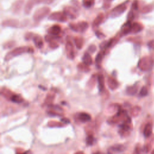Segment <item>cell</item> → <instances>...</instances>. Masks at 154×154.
Here are the masks:
<instances>
[{
  "label": "cell",
  "mask_w": 154,
  "mask_h": 154,
  "mask_svg": "<svg viewBox=\"0 0 154 154\" xmlns=\"http://www.w3.org/2000/svg\"><path fill=\"white\" fill-rule=\"evenodd\" d=\"M96 35L99 38H103L105 37V36L102 33H99V32H98V31H96Z\"/></svg>",
  "instance_id": "f35d334b"
},
{
  "label": "cell",
  "mask_w": 154,
  "mask_h": 154,
  "mask_svg": "<svg viewBox=\"0 0 154 154\" xmlns=\"http://www.w3.org/2000/svg\"><path fill=\"white\" fill-rule=\"evenodd\" d=\"M105 53H106V51L102 50L98 54V55H97L96 59H95V61H96V65L98 66V67H99L101 66V64L102 62V60L104 59Z\"/></svg>",
  "instance_id": "e0dca14e"
},
{
  "label": "cell",
  "mask_w": 154,
  "mask_h": 154,
  "mask_svg": "<svg viewBox=\"0 0 154 154\" xmlns=\"http://www.w3.org/2000/svg\"><path fill=\"white\" fill-rule=\"evenodd\" d=\"M56 39H54L52 41H51L50 43V47L52 50H55L56 48H57L59 47V44L58 43L55 41Z\"/></svg>",
  "instance_id": "f546056e"
},
{
  "label": "cell",
  "mask_w": 154,
  "mask_h": 154,
  "mask_svg": "<svg viewBox=\"0 0 154 154\" xmlns=\"http://www.w3.org/2000/svg\"><path fill=\"white\" fill-rule=\"evenodd\" d=\"M45 0H28V1L25 6V13L27 15L30 13L31 10L35 6L40 3H44Z\"/></svg>",
  "instance_id": "9c48e42d"
},
{
  "label": "cell",
  "mask_w": 154,
  "mask_h": 154,
  "mask_svg": "<svg viewBox=\"0 0 154 154\" xmlns=\"http://www.w3.org/2000/svg\"><path fill=\"white\" fill-rule=\"evenodd\" d=\"M104 18H105V15L104 13H100L97 16V17L95 19L92 24L93 28L95 29L96 28H98L101 25V23L103 22Z\"/></svg>",
  "instance_id": "9a60e30c"
},
{
  "label": "cell",
  "mask_w": 154,
  "mask_h": 154,
  "mask_svg": "<svg viewBox=\"0 0 154 154\" xmlns=\"http://www.w3.org/2000/svg\"><path fill=\"white\" fill-rule=\"evenodd\" d=\"M54 0H45L44 1V4H51L52 3H53V1Z\"/></svg>",
  "instance_id": "ab89813d"
},
{
  "label": "cell",
  "mask_w": 154,
  "mask_h": 154,
  "mask_svg": "<svg viewBox=\"0 0 154 154\" xmlns=\"http://www.w3.org/2000/svg\"><path fill=\"white\" fill-rule=\"evenodd\" d=\"M66 50L67 52L68 57L70 59L73 60L75 58V53H74V45L70 40H67L66 44Z\"/></svg>",
  "instance_id": "8fae6325"
},
{
  "label": "cell",
  "mask_w": 154,
  "mask_h": 154,
  "mask_svg": "<svg viewBox=\"0 0 154 154\" xmlns=\"http://www.w3.org/2000/svg\"><path fill=\"white\" fill-rule=\"evenodd\" d=\"M61 31V28L59 25H54L48 30V33L53 36H58Z\"/></svg>",
  "instance_id": "5bb4252c"
},
{
  "label": "cell",
  "mask_w": 154,
  "mask_h": 154,
  "mask_svg": "<svg viewBox=\"0 0 154 154\" xmlns=\"http://www.w3.org/2000/svg\"><path fill=\"white\" fill-rule=\"evenodd\" d=\"M107 84L110 88L111 90H115L119 87V83L113 77H109L107 79Z\"/></svg>",
  "instance_id": "2e32d148"
},
{
  "label": "cell",
  "mask_w": 154,
  "mask_h": 154,
  "mask_svg": "<svg viewBox=\"0 0 154 154\" xmlns=\"http://www.w3.org/2000/svg\"><path fill=\"white\" fill-rule=\"evenodd\" d=\"M152 132V125L149 123L145 126V128L144 129V135L146 137H149L151 136Z\"/></svg>",
  "instance_id": "7402d4cb"
},
{
  "label": "cell",
  "mask_w": 154,
  "mask_h": 154,
  "mask_svg": "<svg viewBox=\"0 0 154 154\" xmlns=\"http://www.w3.org/2000/svg\"><path fill=\"white\" fill-rule=\"evenodd\" d=\"M77 68H78V69L79 70V71L81 72L87 73V72H88L89 71H90V68H89L88 66L86 65V64H84V63H79Z\"/></svg>",
  "instance_id": "603a6c76"
},
{
  "label": "cell",
  "mask_w": 154,
  "mask_h": 154,
  "mask_svg": "<svg viewBox=\"0 0 154 154\" xmlns=\"http://www.w3.org/2000/svg\"><path fill=\"white\" fill-rule=\"evenodd\" d=\"M96 79H97V75H96L95 74L93 75L91 78H90V79L88 80V86H89L90 87H93L96 82Z\"/></svg>",
  "instance_id": "83f0119b"
},
{
  "label": "cell",
  "mask_w": 154,
  "mask_h": 154,
  "mask_svg": "<svg viewBox=\"0 0 154 154\" xmlns=\"http://www.w3.org/2000/svg\"><path fill=\"white\" fill-rule=\"evenodd\" d=\"M95 0H83V6L86 8H90L95 4Z\"/></svg>",
  "instance_id": "4316f807"
},
{
  "label": "cell",
  "mask_w": 154,
  "mask_h": 154,
  "mask_svg": "<svg viewBox=\"0 0 154 154\" xmlns=\"http://www.w3.org/2000/svg\"><path fill=\"white\" fill-rule=\"evenodd\" d=\"M34 52L33 49L31 47L28 46H21L18 47L12 51L8 52L4 57V60L6 61H9L13 58L20 55L21 54L25 53H33Z\"/></svg>",
  "instance_id": "6da1fadb"
},
{
  "label": "cell",
  "mask_w": 154,
  "mask_h": 154,
  "mask_svg": "<svg viewBox=\"0 0 154 154\" xmlns=\"http://www.w3.org/2000/svg\"><path fill=\"white\" fill-rule=\"evenodd\" d=\"M74 42L78 49L81 50L84 45V40L83 38L76 37L74 39Z\"/></svg>",
  "instance_id": "d4e9b609"
},
{
  "label": "cell",
  "mask_w": 154,
  "mask_h": 154,
  "mask_svg": "<svg viewBox=\"0 0 154 154\" xmlns=\"http://www.w3.org/2000/svg\"><path fill=\"white\" fill-rule=\"evenodd\" d=\"M148 46L152 50H154V40H151L148 43Z\"/></svg>",
  "instance_id": "8d00e7d4"
},
{
  "label": "cell",
  "mask_w": 154,
  "mask_h": 154,
  "mask_svg": "<svg viewBox=\"0 0 154 154\" xmlns=\"http://www.w3.org/2000/svg\"><path fill=\"white\" fill-rule=\"evenodd\" d=\"M152 154H154V151H153V152H152Z\"/></svg>",
  "instance_id": "60d3db41"
},
{
  "label": "cell",
  "mask_w": 154,
  "mask_h": 154,
  "mask_svg": "<svg viewBox=\"0 0 154 154\" xmlns=\"http://www.w3.org/2000/svg\"><path fill=\"white\" fill-rule=\"evenodd\" d=\"M24 3V0H16L12 4L11 7V10L13 13L18 14L22 9Z\"/></svg>",
  "instance_id": "30bf717a"
},
{
  "label": "cell",
  "mask_w": 154,
  "mask_h": 154,
  "mask_svg": "<svg viewBox=\"0 0 154 154\" xmlns=\"http://www.w3.org/2000/svg\"><path fill=\"white\" fill-rule=\"evenodd\" d=\"M35 34H33V33H27L26 35H25V39L27 40H30L31 39H33L34 36H35Z\"/></svg>",
  "instance_id": "1f68e13d"
},
{
  "label": "cell",
  "mask_w": 154,
  "mask_h": 154,
  "mask_svg": "<svg viewBox=\"0 0 154 154\" xmlns=\"http://www.w3.org/2000/svg\"><path fill=\"white\" fill-rule=\"evenodd\" d=\"M33 40V42H34L37 48H39L40 49V48H42V46L44 45V41H43V39L39 35H35Z\"/></svg>",
  "instance_id": "d6986e66"
},
{
  "label": "cell",
  "mask_w": 154,
  "mask_h": 154,
  "mask_svg": "<svg viewBox=\"0 0 154 154\" xmlns=\"http://www.w3.org/2000/svg\"><path fill=\"white\" fill-rule=\"evenodd\" d=\"M19 25V22L18 20L14 19H9L3 21L2 26L3 27H9L12 28H18Z\"/></svg>",
  "instance_id": "4fadbf2b"
},
{
  "label": "cell",
  "mask_w": 154,
  "mask_h": 154,
  "mask_svg": "<svg viewBox=\"0 0 154 154\" xmlns=\"http://www.w3.org/2000/svg\"><path fill=\"white\" fill-rule=\"evenodd\" d=\"M97 81H98L99 91H103L105 87V78L104 75L102 74H98L97 75Z\"/></svg>",
  "instance_id": "ac0fdd59"
},
{
  "label": "cell",
  "mask_w": 154,
  "mask_h": 154,
  "mask_svg": "<svg viewBox=\"0 0 154 154\" xmlns=\"http://www.w3.org/2000/svg\"><path fill=\"white\" fill-rule=\"evenodd\" d=\"M131 28H132V23L130 21H127L124 24V26L122 27L120 35V36H123L124 35H126L129 33H131Z\"/></svg>",
  "instance_id": "7c38bea8"
},
{
  "label": "cell",
  "mask_w": 154,
  "mask_h": 154,
  "mask_svg": "<svg viewBox=\"0 0 154 154\" xmlns=\"http://www.w3.org/2000/svg\"><path fill=\"white\" fill-rule=\"evenodd\" d=\"M138 90V87L136 85L133 86L129 87L126 89V93L129 95H135Z\"/></svg>",
  "instance_id": "484cf974"
},
{
  "label": "cell",
  "mask_w": 154,
  "mask_h": 154,
  "mask_svg": "<svg viewBox=\"0 0 154 154\" xmlns=\"http://www.w3.org/2000/svg\"><path fill=\"white\" fill-rule=\"evenodd\" d=\"M50 9L48 7H41L40 9H37L34 15H33V19L36 22H39L43 19L44 18H45L46 16L49 14L50 12Z\"/></svg>",
  "instance_id": "5b68a950"
},
{
  "label": "cell",
  "mask_w": 154,
  "mask_h": 154,
  "mask_svg": "<svg viewBox=\"0 0 154 154\" xmlns=\"http://www.w3.org/2000/svg\"><path fill=\"white\" fill-rule=\"evenodd\" d=\"M128 2L129 0H128L127 1L123 3L122 4L118 5L117 6L115 7L114 9H112L110 13V17L111 18H117L120 17V15H122L127 9V4L128 3Z\"/></svg>",
  "instance_id": "277c9868"
},
{
  "label": "cell",
  "mask_w": 154,
  "mask_h": 154,
  "mask_svg": "<svg viewBox=\"0 0 154 154\" xmlns=\"http://www.w3.org/2000/svg\"><path fill=\"white\" fill-rule=\"evenodd\" d=\"M83 63H84L88 66L90 65H92L93 64V60L90 54L88 52H86L84 54L83 57Z\"/></svg>",
  "instance_id": "44dd1931"
},
{
  "label": "cell",
  "mask_w": 154,
  "mask_h": 154,
  "mask_svg": "<svg viewBox=\"0 0 154 154\" xmlns=\"http://www.w3.org/2000/svg\"><path fill=\"white\" fill-rule=\"evenodd\" d=\"M137 8H138V3L137 2V1H135L132 5V9L134 10H137Z\"/></svg>",
  "instance_id": "74e56055"
},
{
  "label": "cell",
  "mask_w": 154,
  "mask_h": 154,
  "mask_svg": "<svg viewBox=\"0 0 154 154\" xmlns=\"http://www.w3.org/2000/svg\"><path fill=\"white\" fill-rule=\"evenodd\" d=\"M48 19L51 21L64 22L67 21L68 17L64 12H55L51 13L49 17H48Z\"/></svg>",
  "instance_id": "52a82bcc"
},
{
  "label": "cell",
  "mask_w": 154,
  "mask_h": 154,
  "mask_svg": "<svg viewBox=\"0 0 154 154\" xmlns=\"http://www.w3.org/2000/svg\"><path fill=\"white\" fill-rule=\"evenodd\" d=\"M27 152H26V153H22V154H27Z\"/></svg>",
  "instance_id": "b9f144b4"
},
{
  "label": "cell",
  "mask_w": 154,
  "mask_h": 154,
  "mask_svg": "<svg viewBox=\"0 0 154 154\" xmlns=\"http://www.w3.org/2000/svg\"><path fill=\"white\" fill-rule=\"evenodd\" d=\"M15 43L13 42H7L6 44H4L3 45V48H4V49H7V48H11L12 47L13 45H14Z\"/></svg>",
  "instance_id": "d6a6232c"
},
{
  "label": "cell",
  "mask_w": 154,
  "mask_h": 154,
  "mask_svg": "<svg viewBox=\"0 0 154 154\" xmlns=\"http://www.w3.org/2000/svg\"><path fill=\"white\" fill-rule=\"evenodd\" d=\"M1 94L4 95L6 98L10 99L11 101L15 103H21L23 101V98L20 95L12 93L6 88H3L1 89Z\"/></svg>",
  "instance_id": "3957f363"
},
{
  "label": "cell",
  "mask_w": 154,
  "mask_h": 154,
  "mask_svg": "<svg viewBox=\"0 0 154 154\" xmlns=\"http://www.w3.org/2000/svg\"><path fill=\"white\" fill-rule=\"evenodd\" d=\"M94 140V139H93V137L92 136H89L87 137V142L88 144H93V142Z\"/></svg>",
  "instance_id": "d590c367"
},
{
  "label": "cell",
  "mask_w": 154,
  "mask_h": 154,
  "mask_svg": "<svg viewBox=\"0 0 154 154\" xmlns=\"http://www.w3.org/2000/svg\"><path fill=\"white\" fill-rule=\"evenodd\" d=\"M63 12L67 15V17L71 19H76L78 15V12L75 8L70 6L64 7Z\"/></svg>",
  "instance_id": "ba28073f"
},
{
  "label": "cell",
  "mask_w": 154,
  "mask_h": 154,
  "mask_svg": "<svg viewBox=\"0 0 154 154\" xmlns=\"http://www.w3.org/2000/svg\"><path fill=\"white\" fill-rule=\"evenodd\" d=\"M113 1V0H103V7L104 9H107L111 5V2Z\"/></svg>",
  "instance_id": "f1b7e54d"
},
{
  "label": "cell",
  "mask_w": 154,
  "mask_h": 154,
  "mask_svg": "<svg viewBox=\"0 0 154 154\" xmlns=\"http://www.w3.org/2000/svg\"><path fill=\"white\" fill-rule=\"evenodd\" d=\"M134 18V15L133 11L131 10L129 11L128 15V21H131Z\"/></svg>",
  "instance_id": "836d02e7"
},
{
  "label": "cell",
  "mask_w": 154,
  "mask_h": 154,
  "mask_svg": "<svg viewBox=\"0 0 154 154\" xmlns=\"http://www.w3.org/2000/svg\"><path fill=\"white\" fill-rule=\"evenodd\" d=\"M78 119L80 121L83 122H85L90 120L91 119V117L90 115L87 114V113H81L78 115Z\"/></svg>",
  "instance_id": "cb8c5ba5"
},
{
  "label": "cell",
  "mask_w": 154,
  "mask_h": 154,
  "mask_svg": "<svg viewBox=\"0 0 154 154\" xmlns=\"http://www.w3.org/2000/svg\"><path fill=\"white\" fill-rule=\"evenodd\" d=\"M88 51L90 52H92V53H93L95 52V51L96 50V47L95 45H90V46H89L88 48Z\"/></svg>",
  "instance_id": "e575fe53"
},
{
  "label": "cell",
  "mask_w": 154,
  "mask_h": 154,
  "mask_svg": "<svg viewBox=\"0 0 154 154\" xmlns=\"http://www.w3.org/2000/svg\"><path fill=\"white\" fill-rule=\"evenodd\" d=\"M143 29V27L142 24L139 23L135 22L132 24V28H131V33L136 34L139 33Z\"/></svg>",
  "instance_id": "ffe728a7"
},
{
  "label": "cell",
  "mask_w": 154,
  "mask_h": 154,
  "mask_svg": "<svg viewBox=\"0 0 154 154\" xmlns=\"http://www.w3.org/2000/svg\"><path fill=\"white\" fill-rule=\"evenodd\" d=\"M153 64V60L149 57H144L138 63V68L141 70L147 71L152 69Z\"/></svg>",
  "instance_id": "7a4b0ae2"
},
{
  "label": "cell",
  "mask_w": 154,
  "mask_h": 154,
  "mask_svg": "<svg viewBox=\"0 0 154 154\" xmlns=\"http://www.w3.org/2000/svg\"><path fill=\"white\" fill-rule=\"evenodd\" d=\"M148 94V88H146V87H145V86L143 87L140 90V95L143 97V96H146Z\"/></svg>",
  "instance_id": "4dcf8cb0"
},
{
  "label": "cell",
  "mask_w": 154,
  "mask_h": 154,
  "mask_svg": "<svg viewBox=\"0 0 154 154\" xmlns=\"http://www.w3.org/2000/svg\"><path fill=\"white\" fill-rule=\"evenodd\" d=\"M69 27L75 32L83 33L88 28V23L86 21H80L76 23H70Z\"/></svg>",
  "instance_id": "8992f818"
}]
</instances>
